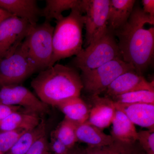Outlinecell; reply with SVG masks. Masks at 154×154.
<instances>
[{
    "instance_id": "1",
    "label": "cell",
    "mask_w": 154,
    "mask_h": 154,
    "mask_svg": "<svg viewBox=\"0 0 154 154\" xmlns=\"http://www.w3.org/2000/svg\"><path fill=\"white\" fill-rule=\"evenodd\" d=\"M154 20L135 5L127 22L115 30L122 60L132 65L138 75L143 73L151 64L154 54Z\"/></svg>"
},
{
    "instance_id": "2",
    "label": "cell",
    "mask_w": 154,
    "mask_h": 154,
    "mask_svg": "<svg viewBox=\"0 0 154 154\" xmlns=\"http://www.w3.org/2000/svg\"><path fill=\"white\" fill-rule=\"evenodd\" d=\"M31 86L41 101L55 107L65 99L80 97L83 89L81 76L75 68L60 64L39 72Z\"/></svg>"
},
{
    "instance_id": "3",
    "label": "cell",
    "mask_w": 154,
    "mask_h": 154,
    "mask_svg": "<svg viewBox=\"0 0 154 154\" xmlns=\"http://www.w3.org/2000/svg\"><path fill=\"white\" fill-rule=\"evenodd\" d=\"M84 28L81 7L72 9L68 16L57 21L53 34V54L50 67L61 60L79 53L83 49Z\"/></svg>"
},
{
    "instance_id": "4",
    "label": "cell",
    "mask_w": 154,
    "mask_h": 154,
    "mask_svg": "<svg viewBox=\"0 0 154 154\" xmlns=\"http://www.w3.org/2000/svg\"><path fill=\"white\" fill-rule=\"evenodd\" d=\"M116 59H122L121 53L114 32L107 28L101 38L83 48L75 56L72 64L84 72L97 68Z\"/></svg>"
},
{
    "instance_id": "5",
    "label": "cell",
    "mask_w": 154,
    "mask_h": 154,
    "mask_svg": "<svg viewBox=\"0 0 154 154\" xmlns=\"http://www.w3.org/2000/svg\"><path fill=\"white\" fill-rule=\"evenodd\" d=\"M54 27L50 22L32 26L24 39L28 55L36 72L44 70L51 66L53 54V34Z\"/></svg>"
},
{
    "instance_id": "6",
    "label": "cell",
    "mask_w": 154,
    "mask_h": 154,
    "mask_svg": "<svg viewBox=\"0 0 154 154\" xmlns=\"http://www.w3.org/2000/svg\"><path fill=\"white\" fill-rule=\"evenodd\" d=\"M135 71L132 65L122 59L110 61L97 68L82 72L83 89L91 96H99L120 75Z\"/></svg>"
},
{
    "instance_id": "7",
    "label": "cell",
    "mask_w": 154,
    "mask_h": 154,
    "mask_svg": "<svg viewBox=\"0 0 154 154\" xmlns=\"http://www.w3.org/2000/svg\"><path fill=\"white\" fill-rule=\"evenodd\" d=\"M35 72L24 40L13 54L0 59V87L20 85Z\"/></svg>"
},
{
    "instance_id": "8",
    "label": "cell",
    "mask_w": 154,
    "mask_h": 154,
    "mask_svg": "<svg viewBox=\"0 0 154 154\" xmlns=\"http://www.w3.org/2000/svg\"><path fill=\"white\" fill-rule=\"evenodd\" d=\"M110 0H82L85 28V48L101 38L107 29Z\"/></svg>"
},
{
    "instance_id": "9",
    "label": "cell",
    "mask_w": 154,
    "mask_h": 154,
    "mask_svg": "<svg viewBox=\"0 0 154 154\" xmlns=\"http://www.w3.org/2000/svg\"><path fill=\"white\" fill-rule=\"evenodd\" d=\"M0 104L17 106L41 116L49 112L48 105L24 86H5L0 90Z\"/></svg>"
},
{
    "instance_id": "10",
    "label": "cell",
    "mask_w": 154,
    "mask_h": 154,
    "mask_svg": "<svg viewBox=\"0 0 154 154\" xmlns=\"http://www.w3.org/2000/svg\"><path fill=\"white\" fill-rule=\"evenodd\" d=\"M32 26L27 20L14 16L0 24V59L8 57L15 52Z\"/></svg>"
},
{
    "instance_id": "11",
    "label": "cell",
    "mask_w": 154,
    "mask_h": 154,
    "mask_svg": "<svg viewBox=\"0 0 154 154\" xmlns=\"http://www.w3.org/2000/svg\"><path fill=\"white\" fill-rule=\"evenodd\" d=\"M139 91L154 92V82H149L135 71L126 72L120 75L108 86L105 97L113 98L122 94Z\"/></svg>"
},
{
    "instance_id": "12",
    "label": "cell",
    "mask_w": 154,
    "mask_h": 154,
    "mask_svg": "<svg viewBox=\"0 0 154 154\" xmlns=\"http://www.w3.org/2000/svg\"><path fill=\"white\" fill-rule=\"evenodd\" d=\"M91 97L93 105L86 122L103 130L112 123L116 110L114 102L108 97Z\"/></svg>"
},
{
    "instance_id": "13",
    "label": "cell",
    "mask_w": 154,
    "mask_h": 154,
    "mask_svg": "<svg viewBox=\"0 0 154 154\" xmlns=\"http://www.w3.org/2000/svg\"><path fill=\"white\" fill-rule=\"evenodd\" d=\"M0 8L14 17L27 20L32 26L42 17V9L35 0H0Z\"/></svg>"
},
{
    "instance_id": "14",
    "label": "cell",
    "mask_w": 154,
    "mask_h": 154,
    "mask_svg": "<svg viewBox=\"0 0 154 154\" xmlns=\"http://www.w3.org/2000/svg\"><path fill=\"white\" fill-rule=\"evenodd\" d=\"M114 102L116 109L123 112L134 124L154 130V104Z\"/></svg>"
},
{
    "instance_id": "15",
    "label": "cell",
    "mask_w": 154,
    "mask_h": 154,
    "mask_svg": "<svg viewBox=\"0 0 154 154\" xmlns=\"http://www.w3.org/2000/svg\"><path fill=\"white\" fill-rule=\"evenodd\" d=\"M42 117L36 113L23 110L11 113L0 120V131L19 129H33L40 123Z\"/></svg>"
},
{
    "instance_id": "16",
    "label": "cell",
    "mask_w": 154,
    "mask_h": 154,
    "mask_svg": "<svg viewBox=\"0 0 154 154\" xmlns=\"http://www.w3.org/2000/svg\"><path fill=\"white\" fill-rule=\"evenodd\" d=\"M135 0H110L107 28L113 32L127 22L135 5Z\"/></svg>"
},
{
    "instance_id": "17",
    "label": "cell",
    "mask_w": 154,
    "mask_h": 154,
    "mask_svg": "<svg viewBox=\"0 0 154 154\" xmlns=\"http://www.w3.org/2000/svg\"><path fill=\"white\" fill-rule=\"evenodd\" d=\"M75 133L78 142L87 144L90 147L108 145L114 140L112 136L106 134L102 130L87 122L77 125Z\"/></svg>"
},
{
    "instance_id": "18",
    "label": "cell",
    "mask_w": 154,
    "mask_h": 154,
    "mask_svg": "<svg viewBox=\"0 0 154 154\" xmlns=\"http://www.w3.org/2000/svg\"><path fill=\"white\" fill-rule=\"evenodd\" d=\"M56 107L64 114L65 118L76 125L85 123L89 118L90 109L80 97L65 99Z\"/></svg>"
},
{
    "instance_id": "19",
    "label": "cell",
    "mask_w": 154,
    "mask_h": 154,
    "mask_svg": "<svg viewBox=\"0 0 154 154\" xmlns=\"http://www.w3.org/2000/svg\"><path fill=\"white\" fill-rule=\"evenodd\" d=\"M111 123V135L114 140L128 143L137 141V132L134 124L123 112L116 109Z\"/></svg>"
},
{
    "instance_id": "20",
    "label": "cell",
    "mask_w": 154,
    "mask_h": 154,
    "mask_svg": "<svg viewBox=\"0 0 154 154\" xmlns=\"http://www.w3.org/2000/svg\"><path fill=\"white\" fill-rule=\"evenodd\" d=\"M46 133V123L44 119H42L37 126L25 131L11 149L5 154H26L36 141Z\"/></svg>"
},
{
    "instance_id": "21",
    "label": "cell",
    "mask_w": 154,
    "mask_h": 154,
    "mask_svg": "<svg viewBox=\"0 0 154 154\" xmlns=\"http://www.w3.org/2000/svg\"><path fill=\"white\" fill-rule=\"evenodd\" d=\"M142 149L137 141L128 143L116 140L108 145L85 149L87 154H140Z\"/></svg>"
},
{
    "instance_id": "22",
    "label": "cell",
    "mask_w": 154,
    "mask_h": 154,
    "mask_svg": "<svg viewBox=\"0 0 154 154\" xmlns=\"http://www.w3.org/2000/svg\"><path fill=\"white\" fill-rule=\"evenodd\" d=\"M81 3L82 0H46L42 9V17L50 22L53 19L59 21L64 17L63 12L80 8Z\"/></svg>"
},
{
    "instance_id": "23",
    "label": "cell",
    "mask_w": 154,
    "mask_h": 154,
    "mask_svg": "<svg viewBox=\"0 0 154 154\" xmlns=\"http://www.w3.org/2000/svg\"><path fill=\"white\" fill-rule=\"evenodd\" d=\"M76 125L75 123L64 118L51 132V135L60 141L69 149L72 148L78 142L75 133Z\"/></svg>"
},
{
    "instance_id": "24",
    "label": "cell",
    "mask_w": 154,
    "mask_h": 154,
    "mask_svg": "<svg viewBox=\"0 0 154 154\" xmlns=\"http://www.w3.org/2000/svg\"><path fill=\"white\" fill-rule=\"evenodd\" d=\"M110 99L114 102L124 104H154V92L149 91H134L115 96Z\"/></svg>"
},
{
    "instance_id": "25",
    "label": "cell",
    "mask_w": 154,
    "mask_h": 154,
    "mask_svg": "<svg viewBox=\"0 0 154 154\" xmlns=\"http://www.w3.org/2000/svg\"><path fill=\"white\" fill-rule=\"evenodd\" d=\"M27 131L19 129L0 131V152L5 154L10 150L20 137Z\"/></svg>"
},
{
    "instance_id": "26",
    "label": "cell",
    "mask_w": 154,
    "mask_h": 154,
    "mask_svg": "<svg viewBox=\"0 0 154 154\" xmlns=\"http://www.w3.org/2000/svg\"><path fill=\"white\" fill-rule=\"evenodd\" d=\"M137 141L146 153L154 154V130L137 132Z\"/></svg>"
},
{
    "instance_id": "27",
    "label": "cell",
    "mask_w": 154,
    "mask_h": 154,
    "mask_svg": "<svg viewBox=\"0 0 154 154\" xmlns=\"http://www.w3.org/2000/svg\"><path fill=\"white\" fill-rule=\"evenodd\" d=\"M48 151L49 142L45 134L36 141L25 154H45Z\"/></svg>"
},
{
    "instance_id": "28",
    "label": "cell",
    "mask_w": 154,
    "mask_h": 154,
    "mask_svg": "<svg viewBox=\"0 0 154 154\" xmlns=\"http://www.w3.org/2000/svg\"><path fill=\"white\" fill-rule=\"evenodd\" d=\"M49 143V149L53 154H68L69 149L60 141L52 135H51Z\"/></svg>"
},
{
    "instance_id": "29",
    "label": "cell",
    "mask_w": 154,
    "mask_h": 154,
    "mask_svg": "<svg viewBox=\"0 0 154 154\" xmlns=\"http://www.w3.org/2000/svg\"><path fill=\"white\" fill-rule=\"evenodd\" d=\"M25 110L24 108L17 106H11L0 104V120H2L11 113Z\"/></svg>"
},
{
    "instance_id": "30",
    "label": "cell",
    "mask_w": 154,
    "mask_h": 154,
    "mask_svg": "<svg viewBox=\"0 0 154 154\" xmlns=\"http://www.w3.org/2000/svg\"><path fill=\"white\" fill-rule=\"evenodd\" d=\"M143 10L144 13L149 16L152 19L154 20V0H143Z\"/></svg>"
},
{
    "instance_id": "31",
    "label": "cell",
    "mask_w": 154,
    "mask_h": 154,
    "mask_svg": "<svg viewBox=\"0 0 154 154\" xmlns=\"http://www.w3.org/2000/svg\"><path fill=\"white\" fill-rule=\"evenodd\" d=\"M68 154H87V153L85 149H83L75 145L72 148L69 149Z\"/></svg>"
},
{
    "instance_id": "32",
    "label": "cell",
    "mask_w": 154,
    "mask_h": 154,
    "mask_svg": "<svg viewBox=\"0 0 154 154\" xmlns=\"http://www.w3.org/2000/svg\"><path fill=\"white\" fill-rule=\"evenodd\" d=\"M12 16L8 12L0 8V24L5 19Z\"/></svg>"
},
{
    "instance_id": "33",
    "label": "cell",
    "mask_w": 154,
    "mask_h": 154,
    "mask_svg": "<svg viewBox=\"0 0 154 154\" xmlns=\"http://www.w3.org/2000/svg\"><path fill=\"white\" fill-rule=\"evenodd\" d=\"M45 154H53L51 152L49 151L47 152Z\"/></svg>"
},
{
    "instance_id": "34",
    "label": "cell",
    "mask_w": 154,
    "mask_h": 154,
    "mask_svg": "<svg viewBox=\"0 0 154 154\" xmlns=\"http://www.w3.org/2000/svg\"><path fill=\"white\" fill-rule=\"evenodd\" d=\"M140 154H147V153H142Z\"/></svg>"
},
{
    "instance_id": "35",
    "label": "cell",
    "mask_w": 154,
    "mask_h": 154,
    "mask_svg": "<svg viewBox=\"0 0 154 154\" xmlns=\"http://www.w3.org/2000/svg\"><path fill=\"white\" fill-rule=\"evenodd\" d=\"M0 154H2L1 153V152H0Z\"/></svg>"
}]
</instances>
